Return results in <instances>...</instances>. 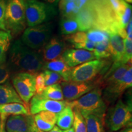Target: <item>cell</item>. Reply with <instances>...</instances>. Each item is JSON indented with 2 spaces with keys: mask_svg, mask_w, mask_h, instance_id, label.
Listing matches in <instances>:
<instances>
[{
  "mask_svg": "<svg viewBox=\"0 0 132 132\" xmlns=\"http://www.w3.org/2000/svg\"><path fill=\"white\" fill-rule=\"evenodd\" d=\"M7 64L11 71L37 75L38 72L44 69V61L40 53L29 48L19 39L14 41L10 47Z\"/></svg>",
  "mask_w": 132,
  "mask_h": 132,
  "instance_id": "1",
  "label": "cell"
},
{
  "mask_svg": "<svg viewBox=\"0 0 132 132\" xmlns=\"http://www.w3.org/2000/svg\"><path fill=\"white\" fill-rule=\"evenodd\" d=\"M67 102L71 108L78 110L83 117L92 114L105 119L106 105L100 86L95 87L77 100Z\"/></svg>",
  "mask_w": 132,
  "mask_h": 132,
  "instance_id": "2",
  "label": "cell"
},
{
  "mask_svg": "<svg viewBox=\"0 0 132 132\" xmlns=\"http://www.w3.org/2000/svg\"><path fill=\"white\" fill-rule=\"evenodd\" d=\"M5 23L11 36H18L25 29V0H6Z\"/></svg>",
  "mask_w": 132,
  "mask_h": 132,
  "instance_id": "3",
  "label": "cell"
},
{
  "mask_svg": "<svg viewBox=\"0 0 132 132\" xmlns=\"http://www.w3.org/2000/svg\"><path fill=\"white\" fill-rule=\"evenodd\" d=\"M56 14V6L39 0H25L26 22L29 27L48 22Z\"/></svg>",
  "mask_w": 132,
  "mask_h": 132,
  "instance_id": "4",
  "label": "cell"
},
{
  "mask_svg": "<svg viewBox=\"0 0 132 132\" xmlns=\"http://www.w3.org/2000/svg\"><path fill=\"white\" fill-rule=\"evenodd\" d=\"M104 123L111 131H118L132 124L131 104L125 103L120 99L119 100L114 106L107 111Z\"/></svg>",
  "mask_w": 132,
  "mask_h": 132,
  "instance_id": "5",
  "label": "cell"
},
{
  "mask_svg": "<svg viewBox=\"0 0 132 132\" xmlns=\"http://www.w3.org/2000/svg\"><path fill=\"white\" fill-rule=\"evenodd\" d=\"M53 28L52 22L29 27L24 30L21 40L29 48L34 50L40 49L51 39Z\"/></svg>",
  "mask_w": 132,
  "mask_h": 132,
  "instance_id": "6",
  "label": "cell"
},
{
  "mask_svg": "<svg viewBox=\"0 0 132 132\" xmlns=\"http://www.w3.org/2000/svg\"><path fill=\"white\" fill-rule=\"evenodd\" d=\"M107 62L103 59H94L71 68L70 80L75 82H87L95 80L100 73L108 69Z\"/></svg>",
  "mask_w": 132,
  "mask_h": 132,
  "instance_id": "7",
  "label": "cell"
},
{
  "mask_svg": "<svg viewBox=\"0 0 132 132\" xmlns=\"http://www.w3.org/2000/svg\"><path fill=\"white\" fill-rule=\"evenodd\" d=\"M36 75L20 72L12 78L14 88L26 105L36 94Z\"/></svg>",
  "mask_w": 132,
  "mask_h": 132,
  "instance_id": "8",
  "label": "cell"
},
{
  "mask_svg": "<svg viewBox=\"0 0 132 132\" xmlns=\"http://www.w3.org/2000/svg\"><path fill=\"white\" fill-rule=\"evenodd\" d=\"M100 82L94 80L87 82H75L72 81H62L61 86L65 101L72 102L77 100L90 90L99 86Z\"/></svg>",
  "mask_w": 132,
  "mask_h": 132,
  "instance_id": "9",
  "label": "cell"
},
{
  "mask_svg": "<svg viewBox=\"0 0 132 132\" xmlns=\"http://www.w3.org/2000/svg\"><path fill=\"white\" fill-rule=\"evenodd\" d=\"M67 105L65 100L57 101L44 98L35 94L31 99L29 112L32 115H35L42 111H49L54 113H59Z\"/></svg>",
  "mask_w": 132,
  "mask_h": 132,
  "instance_id": "10",
  "label": "cell"
},
{
  "mask_svg": "<svg viewBox=\"0 0 132 132\" xmlns=\"http://www.w3.org/2000/svg\"><path fill=\"white\" fill-rule=\"evenodd\" d=\"M132 86V67L128 69L124 75L113 85L105 86L103 97L109 102H113L119 98L128 89ZM103 98V99H104Z\"/></svg>",
  "mask_w": 132,
  "mask_h": 132,
  "instance_id": "11",
  "label": "cell"
},
{
  "mask_svg": "<svg viewBox=\"0 0 132 132\" xmlns=\"http://www.w3.org/2000/svg\"><path fill=\"white\" fill-rule=\"evenodd\" d=\"M62 57L70 68L96 59L92 52L82 49H69L64 51Z\"/></svg>",
  "mask_w": 132,
  "mask_h": 132,
  "instance_id": "12",
  "label": "cell"
},
{
  "mask_svg": "<svg viewBox=\"0 0 132 132\" xmlns=\"http://www.w3.org/2000/svg\"><path fill=\"white\" fill-rule=\"evenodd\" d=\"M80 31H85L92 28L94 25L96 13L92 1H89L87 4L80 9L75 16Z\"/></svg>",
  "mask_w": 132,
  "mask_h": 132,
  "instance_id": "13",
  "label": "cell"
},
{
  "mask_svg": "<svg viewBox=\"0 0 132 132\" xmlns=\"http://www.w3.org/2000/svg\"><path fill=\"white\" fill-rule=\"evenodd\" d=\"M65 42L60 38H51L43 47L42 57L44 62L50 61L60 57L65 51Z\"/></svg>",
  "mask_w": 132,
  "mask_h": 132,
  "instance_id": "14",
  "label": "cell"
},
{
  "mask_svg": "<svg viewBox=\"0 0 132 132\" xmlns=\"http://www.w3.org/2000/svg\"><path fill=\"white\" fill-rule=\"evenodd\" d=\"M5 128L7 132H31L28 115L11 116L7 119Z\"/></svg>",
  "mask_w": 132,
  "mask_h": 132,
  "instance_id": "15",
  "label": "cell"
},
{
  "mask_svg": "<svg viewBox=\"0 0 132 132\" xmlns=\"http://www.w3.org/2000/svg\"><path fill=\"white\" fill-rule=\"evenodd\" d=\"M29 110L25 105L18 103H11L0 105V119L6 122L7 117L16 115H29Z\"/></svg>",
  "mask_w": 132,
  "mask_h": 132,
  "instance_id": "16",
  "label": "cell"
},
{
  "mask_svg": "<svg viewBox=\"0 0 132 132\" xmlns=\"http://www.w3.org/2000/svg\"><path fill=\"white\" fill-rule=\"evenodd\" d=\"M45 69L58 73L63 79V81L70 80L71 68L67 65L61 56L54 60L44 62V70Z\"/></svg>",
  "mask_w": 132,
  "mask_h": 132,
  "instance_id": "17",
  "label": "cell"
},
{
  "mask_svg": "<svg viewBox=\"0 0 132 132\" xmlns=\"http://www.w3.org/2000/svg\"><path fill=\"white\" fill-rule=\"evenodd\" d=\"M109 35V49L114 62L122 63V59L124 53V39L116 33H111Z\"/></svg>",
  "mask_w": 132,
  "mask_h": 132,
  "instance_id": "18",
  "label": "cell"
},
{
  "mask_svg": "<svg viewBox=\"0 0 132 132\" xmlns=\"http://www.w3.org/2000/svg\"><path fill=\"white\" fill-rule=\"evenodd\" d=\"M11 103L25 105L9 82L0 85V105Z\"/></svg>",
  "mask_w": 132,
  "mask_h": 132,
  "instance_id": "19",
  "label": "cell"
},
{
  "mask_svg": "<svg viewBox=\"0 0 132 132\" xmlns=\"http://www.w3.org/2000/svg\"><path fill=\"white\" fill-rule=\"evenodd\" d=\"M74 115L73 109L68 105L61 111L56 114V124L60 129L65 130L73 127Z\"/></svg>",
  "mask_w": 132,
  "mask_h": 132,
  "instance_id": "20",
  "label": "cell"
},
{
  "mask_svg": "<svg viewBox=\"0 0 132 132\" xmlns=\"http://www.w3.org/2000/svg\"><path fill=\"white\" fill-rule=\"evenodd\" d=\"M61 33L63 35H70L79 31L78 24L75 16H63L59 23Z\"/></svg>",
  "mask_w": 132,
  "mask_h": 132,
  "instance_id": "21",
  "label": "cell"
},
{
  "mask_svg": "<svg viewBox=\"0 0 132 132\" xmlns=\"http://www.w3.org/2000/svg\"><path fill=\"white\" fill-rule=\"evenodd\" d=\"M116 19L119 25L123 28H126V26L130 20L131 19V6L122 0L121 7L115 14Z\"/></svg>",
  "mask_w": 132,
  "mask_h": 132,
  "instance_id": "22",
  "label": "cell"
},
{
  "mask_svg": "<svg viewBox=\"0 0 132 132\" xmlns=\"http://www.w3.org/2000/svg\"><path fill=\"white\" fill-rule=\"evenodd\" d=\"M39 95L42 98L50 99V100H57V101L64 100L61 86L59 83L46 86L42 93Z\"/></svg>",
  "mask_w": 132,
  "mask_h": 132,
  "instance_id": "23",
  "label": "cell"
},
{
  "mask_svg": "<svg viewBox=\"0 0 132 132\" xmlns=\"http://www.w3.org/2000/svg\"><path fill=\"white\" fill-rule=\"evenodd\" d=\"M83 118L85 120L87 132H105L104 119L92 114L87 115Z\"/></svg>",
  "mask_w": 132,
  "mask_h": 132,
  "instance_id": "24",
  "label": "cell"
},
{
  "mask_svg": "<svg viewBox=\"0 0 132 132\" xmlns=\"http://www.w3.org/2000/svg\"><path fill=\"white\" fill-rule=\"evenodd\" d=\"M12 37L8 31H0V64L6 62L7 53L11 46Z\"/></svg>",
  "mask_w": 132,
  "mask_h": 132,
  "instance_id": "25",
  "label": "cell"
},
{
  "mask_svg": "<svg viewBox=\"0 0 132 132\" xmlns=\"http://www.w3.org/2000/svg\"><path fill=\"white\" fill-rule=\"evenodd\" d=\"M92 53L96 59L108 58L111 56L109 49V40H103L95 44V47Z\"/></svg>",
  "mask_w": 132,
  "mask_h": 132,
  "instance_id": "26",
  "label": "cell"
},
{
  "mask_svg": "<svg viewBox=\"0 0 132 132\" xmlns=\"http://www.w3.org/2000/svg\"><path fill=\"white\" fill-rule=\"evenodd\" d=\"M59 3V9L63 16H75L80 11L77 1Z\"/></svg>",
  "mask_w": 132,
  "mask_h": 132,
  "instance_id": "27",
  "label": "cell"
},
{
  "mask_svg": "<svg viewBox=\"0 0 132 132\" xmlns=\"http://www.w3.org/2000/svg\"><path fill=\"white\" fill-rule=\"evenodd\" d=\"M86 35L89 40L95 44L101 42L105 40H109L110 39V35L108 32L95 28L89 29L86 32Z\"/></svg>",
  "mask_w": 132,
  "mask_h": 132,
  "instance_id": "28",
  "label": "cell"
},
{
  "mask_svg": "<svg viewBox=\"0 0 132 132\" xmlns=\"http://www.w3.org/2000/svg\"><path fill=\"white\" fill-rule=\"evenodd\" d=\"M74 120L73 128L74 132H87L85 118L78 110L73 108Z\"/></svg>",
  "mask_w": 132,
  "mask_h": 132,
  "instance_id": "29",
  "label": "cell"
},
{
  "mask_svg": "<svg viewBox=\"0 0 132 132\" xmlns=\"http://www.w3.org/2000/svg\"><path fill=\"white\" fill-rule=\"evenodd\" d=\"M42 73L44 74L46 86L57 84L61 81H63V79L62 77L56 72L45 69Z\"/></svg>",
  "mask_w": 132,
  "mask_h": 132,
  "instance_id": "30",
  "label": "cell"
},
{
  "mask_svg": "<svg viewBox=\"0 0 132 132\" xmlns=\"http://www.w3.org/2000/svg\"><path fill=\"white\" fill-rule=\"evenodd\" d=\"M65 39L73 44V46L89 40L87 39L86 32L85 31H79L74 34L67 36L65 37Z\"/></svg>",
  "mask_w": 132,
  "mask_h": 132,
  "instance_id": "31",
  "label": "cell"
},
{
  "mask_svg": "<svg viewBox=\"0 0 132 132\" xmlns=\"http://www.w3.org/2000/svg\"><path fill=\"white\" fill-rule=\"evenodd\" d=\"M132 58V40H128L127 38L124 39V53L122 63L127 64L130 61H131Z\"/></svg>",
  "mask_w": 132,
  "mask_h": 132,
  "instance_id": "32",
  "label": "cell"
},
{
  "mask_svg": "<svg viewBox=\"0 0 132 132\" xmlns=\"http://www.w3.org/2000/svg\"><path fill=\"white\" fill-rule=\"evenodd\" d=\"M42 121L53 125L56 123V114L49 111H42L36 114Z\"/></svg>",
  "mask_w": 132,
  "mask_h": 132,
  "instance_id": "33",
  "label": "cell"
},
{
  "mask_svg": "<svg viewBox=\"0 0 132 132\" xmlns=\"http://www.w3.org/2000/svg\"><path fill=\"white\" fill-rule=\"evenodd\" d=\"M11 72L9 65L6 62L0 64V85H3L8 82Z\"/></svg>",
  "mask_w": 132,
  "mask_h": 132,
  "instance_id": "34",
  "label": "cell"
},
{
  "mask_svg": "<svg viewBox=\"0 0 132 132\" xmlns=\"http://www.w3.org/2000/svg\"><path fill=\"white\" fill-rule=\"evenodd\" d=\"M46 86L45 83L44 74L42 72L39 73L36 77V94H35L40 95L45 88Z\"/></svg>",
  "mask_w": 132,
  "mask_h": 132,
  "instance_id": "35",
  "label": "cell"
},
{
  "mask_svg": "<svg viewBox=\"0 0 132 132\" xmlns=\"http://www.w3.org/2000/svg\"><path fill=\"white\" fill-rule=\"evenodd\" d=\"M6 0H0V30L7 31L5 23Z\"/></svg>",
  "mask_w": 132,
  "mask_h": 132,
  "instance_id": "36",
  "label": "cell"
},
{
  "mask_svg": "<svg viewBox=\"0 0 132 132\" xmlns=\"http://www.w3.org/2000/svg\"><path fill=\"white\" fill-rule=\"evenodd\" d=\"M111 11L116 14L121 7L122 0H103Z\"/></svg>",
  "mask_w": 132,
  "mask_h": 132,
  "instance_id": "37",
  "label": "cell"
},
{
  "mask_svg": "<svg viewBox=\"0 0 132 132\" xmlns=\"http://www.w3.org/2000/svg\"><path fill=\"white\" fill-rule=\"evenodd\" d=\"M28 121H29V129H30L31 132H43L40 130H39L36 126L35 123H34V119H33V117L31 114L28 115Z\"/></svg>",
  "mask_w": 132,
  "mask_h": 132,
  "instance_id": "38",
  "label": "cell"
},
{
  "mask_svg": "<svg viewBox=\"0 0 132 132\" xmlns=\"http://www.w3.org/2000/svg\"><path fill=\"white\" fill-rule=\"evenodd\" d=\"M39 1L47 3V4H49L53 5L54 6H56L60 0H39Z\"/></svg>",
  "mask_w": 132,
  "mask_h": 132,
  "instance_id": "39",
  "label": "cell"
},
{
  "mask_svg": "<svg viewBox=\"0 0 132 132\" xmlns=\"http://www.w3.org/2000/svg\"><path fill=\"white\" fill-rule=\"evenodd\" d=\"M89 1V0H77V5H78L79 9H81L83 6H85Z\"/></svg>",
  "mask_w": 132,
  "mask_h": 132,
  "instance_id": "40",
  "label": "cell"
},
{
  "mask_svg": "<svg viewBox=\"0 0 132 132\" xmlns=\"http://www.w3.org/2000/svg\"><path fill=\"white\" fill-rule=\"evenodd\" d=\"M118 132H132V124H130L124 128H122Z\"/></svg>",
  "mask_w": 132,
  "mask_h": 132,
  "instance_id": "41",
  "label": "cell"
},
{
  "mask_svg": "<svg viewBox=\"0 0 132 132\" xmlns=\"http://www.w3.org/2000/svg\"><path fill=\"white\" fill-rule=\"evenodd\" d=\"M48 132H63V131L61 129H60L57 126H54L53 128H52V130H50Z\"/></svg>",
  "mask_w": 132,
  "mask_h": 132,
  "instance_id": "42",
  "label": "cell"
},
{
  "mask_svg": "<svg viewBox=\"0 0 132 132\" xmlns=\"http://www.w3.org/2000/svg\"><path fill=\"white\" fill-rule=\"evenodd\" d=\"M0 132H6L5 130V123L1 122L0 119Z\"/></svg>",
  "mask_w": 132,
  "mask_h": 132,
  "instance_id": "43",
  "label": "cell"
},
{
  "mask_svg": "<svg viewBox=\"0 0 132 132\" xmlns=\"http://www.w3.org/2000/svg\"><path fill=\"white\" fill-rule=\"evenodd\" d=\"M63 132H74V130H73V127H71L70 128H69L68 130H62Z\"/></svg>",
  "mask_w": 132,
  "mask_h": 132,
  "instance_id": "44",
  "label": "cell"
},
{
  "mask_svg": "<svg viewBox=\"0 0 132 132\" xmlns=\"http://www.w3.org/2000/svg\"><path fill=\"white\" fill-rule=\"evenodd\" d=\"M125 2H127L128 3H132V0H124Z\"/></svg>",
  "mask_w": 132,
  "mask_h": 132,
  "instance_id": "45",
  "label": "cell"
},
{
  "mask_svg": "<svg viewBox=\"0 0 132 132\" xmlns=\"http://www.w3.org/2000/svg\"><path fill=\"white\" fill-rule=\"evenodd\" d=\"M1 31V30H0V31Z\"/></svg>",
  "mask_w": 132,
  "mask_h": 132,
  "instance_id": "46",
  "label": "cell"
}]
</instances>
